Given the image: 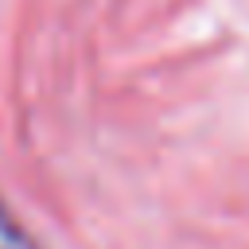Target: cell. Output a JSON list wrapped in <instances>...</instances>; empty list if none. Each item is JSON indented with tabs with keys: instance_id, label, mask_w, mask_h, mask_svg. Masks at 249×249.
Instances as JSON below:
<instances>
[{
	"instance_id": "obj_1",
	"label": "cell",
	"mask_w": 249,
	"mask_h": 249,
	"mask_svg": "<svg viewBox=\"0 0 249 249\" xmlns=\"http://www.w3.org/2000/svg\"><path fill=\"white\" fill-rule=\"evenodd\" d=\"M0 249H39L35 241H31V233L12 218V210L0 202Z\"/></svg>"
}]
</instances>
